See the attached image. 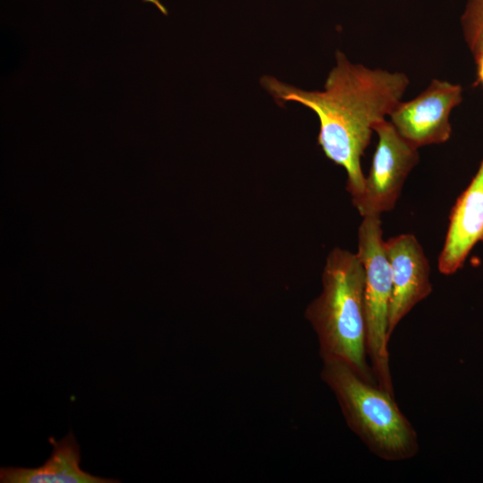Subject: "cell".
Returning a JSON list of instances; mask_svg holds the SVG:
<instances>
[{"label":"cell","mask_w":483,"mask_h":483,"mask_svg":"<svg viewBox=\"0 0 483 483\" xmlns=\"http://www.w3.org/2000/svg\"><path fill=\"white\" fill-rule=\"evenodd\" d=\"M482 242H483V239H482Z\"/></svg>","instance_id":"13"},{"label":"cell","mask_w":483,"mask_h":483,"mask_svg":"<svg viewBox=\"0 0 483 483\" xmlns=\"http://www.w3.org/2000/svg\"><path fill=\"white\" fill-rule=\"evenodd\" d=\"M53 446L50 457L38 468L2 467V483H116L84 471L80 466V449L72 432L56 441L49 437Z\"/></svg>","instance_id":"9"},{"label":"cell","mask_w":483,"mask_h":483,"mask_svg":"<svg viewBox=\"0 0 483 483\" xmlns=\"http://www.w3.org/2000/svg\"><path fill=\"white\" fill-rule=\"evenodd\" d=\"M462 21L465 40L476 58L483 54V0H469Z\"/></svg>","instance_id":"10"},{"label":"cell","mask_w":483,"mask_h":483,"mask_svg":"<svg viewBox=\"0 0 483 483\" xmlns=\"http://www.w3.org/2000/svg\"><path fill=\"white\" fill-rule=\"evenodd\" d=\"M382 234L380 216H364L358 229L357 254L365 270L368 359L377 386L394 394L388 353L393 280Z\"/></svg>","instance_id":"4"},{"label":"cell","mask_w":483,"mask_h":483,"mask_svg":"<svg viewBox=\"0 0 483 483\" xmlns=\"http://www.w3.org/2000/svg\"><path fill=\"white\" fill-rule=\"evenodd\" d=\"M408 84L403 73L353 64L341 52L336 53V65L322 91L303 90L272 76L261 79L263 88L278 104L298 102L318 115V143L328 159L345 169L352 198L364 188L360 157L374 126L389 115Z\"/></svg>","instance_id":"1"},{"label":"cell","mask_w":483,"mask_h":483,"mask_svg":"<svg viewBox=\"0 0 483 483\" xmlns=\"http://www.w3.org/2000/svg\"><path fill=\"white\" fill-rule=\"evenodd\" d=\"M462 91L460 85L434 80L415 98L400 101L389 114L390 122L417 148L445 142L452 133L449 116L462 102Z\"/></svg>","instance_id":"6"},{"label":"cell","mask_w":483,"mask_h":483,"mask_svg":"<svg viewBox=\"0 0 483 483\" xmlns=\"http://www.w3.org/2000/svg\"><path fill=\"white\" fill-rule=\"evenodd\" d=\"M385 250L392 272L393 292L388 333L432 292L430 265L417 238L399 234L385 241Z\"/></svg>","instance_id":"7"},{"label":"cell","mask_w":483,"mask_h":483,"mask_svg":"<svg viewBox=\"0 0 483 483\" xmlns=\"http://www.w3.org/2000/svg\"><path fill=\"white\" fill-rule=\"evenodd\" d=\"M482 239L483 159L451 210L445 243L438 258L439 272L446 275L455 273L474 245Z\"/></svg>","instance_id":"8"},{"label":"cell","mask_w":483,"mask_h":483,"mask_svg":"<svg viewBox=\"0 0 483 483\" xmlns=\"http://www.w3.org/2000/svg\"><path fill=\"white\" fill-rule=\"evenodd\" d=\"M477 64V82L483 86V54L475 58Z\"/></svg>","instance_id":"11"},{"label":"cell","mask_w":483,"mask_h":483,"mask_svg":"<svg viewBox=\"0 0 483 483\" xmlns=\"http://www.w3.org/2000/svg\"><path fill=\"white\" fill-rule=\"evenodd\" d=\"M365 270L357 253L334 248L326 257L322 291L305 310L322 360H339L377 384L368 361Z\"/></svg>","instance_id":"2"},{"label":"cell","mask_w":483,"mask_h":483,"mask_svg":"<svg viewBox=\"0 0 483 483\" xmlns=\"http://www.w3.org/2000/svg\"><path fill=\"white\" fill-rule=\"evenodd\" d=\"M144 1L155 4L163 13L166 14L165 8L162 5L159 0H144Z\"/></svg>","instance_id":"12"},{"label":"cell","mask_w":483,"mask_h":483,"mask_svg":"<svg viewBox=\"0 0 483 483\" xmlns=\"http://www.w3.org/2000/svg\"><path fill=\"white\" fill-rule=\"evenodd\" d=\"M378 140L361 193L352 198L360 215L381 216L391 211L407 176L419 161L418 148L386 119L374 126Z\"/></svg>","instance_id":"5"},{"label":"cell","mask_w":483,"mask_h":483,"mask_svg":"<svg viewBox=\"0 0 483 483\" xmlns=\"http://www.w3.org/2000/svg\"><path fill=\"white\" fill-rule=\"evenodd\" d=\"M321 379L336 397L348 427L373 454L388 462L417 454V433L394 394L364 380L339 360H323Z\"/></svg>","instance_id":"3"}]
</instances>
